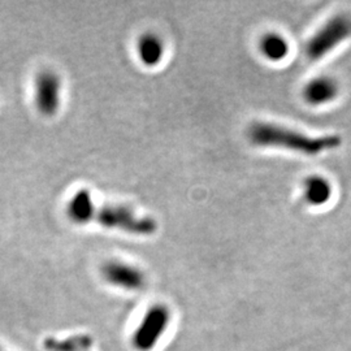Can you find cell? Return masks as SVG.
Returning <instances> with one entry per match:
<instances>
[{
  "instance_id": "cell-1",
  "label": "cell",
  "mask_w": 351,
  "mask_h": 351,
  "mask_svg": "<svg viewBox=\"0 0 351 351\" xmlns=\"http://www.w3.org/2000/svg\"><path fill=\"white\" fill-rule=\"evenodd\" d=\"M247 137L258 147H277L308 156L336 150L342 143V138L337 134L310 137L301 132L271 123H254L247 130Z\"/></svg>"
},
{
  "instance_id": "cell-2",
  "label": "cell",
  "mask_w": 351,
  "mask_h": 351,
  "mask_svg": "<svg viewBox=\"0 0 351 351\" xmlns=\"http://www.w3.org/2000/svg\"><path fill=\"white\" fill-rule=\"evenodd\" d=\"M351 37V16L339 13L330 17L306 45V55L316 62L329 55L342 42Z\"/></svg>"
},
{
  "instance_id": "cell-3",
  "label": "cell",
  "mask_w": 351,
  "mask_h": 351,
  "mask_svg": "<svg viewBox=\"0 0 351 351\" xmlns=\"http://www.w3.org/2000/svg\"><path fill=\"white\" fill-rule=\"evenodd\" d=\"M95 220L107 229H117L133 236L147 237L156 232L158 224L149 216H138L125 206H103Z\"/></svg>"
},
{
  "instance_id": "cell-4",
  "label": "cell",
  "mask_w": 351,
  "mask_h": 351,
  "mask_svg": "<svg viewBox=\"0 0 351 351\" xmlns=\"http://www.w3.org/2000/svg\"><path fill=\"white\" fill-rule=\"evenodd\" d=\"M171 320V311L164 304H155L146 313L133 335V346L138 351H150L163 336Z\"/></svg>"
},
{
  "instance_id": "cell-5",
  "label": "cell",
  "mask_w": 351,
  "mask_h": 351,
  "mask_svg": "<svg viewBox=\"0 0 351 351\" xmlns=\"http://www.w3.org/2000/svg\"><path fill=\"white\" fill-rule=\"evenodd\" d=\"M62 97V81L60 77L51 72L45 71L38 75L34 85V98L36 106L39 112L52 116L58 112L60 107Z\"/></svg>"
},
{
  "instance_id": "cell-6",
  "label": "cell",
  "mask_w": 351,
  "mask_h": 351,
  "mask_svg": "<svg viewBox=\"0 0 351 351\" xmlns=\"http://www.w3.org/2000/svg\"><path fill=\"white\" fill-rule=\"evenodd\" d=\"M101 275L108 284L125 290H139L146 284V276L139 268L119 261L104 264Z\"/></svg>"
},
{
  "instance_id": "cell-7",
  "label": "cell",
  "mask_w": 351,
  "mask_h": 351,
  "mask_svg": "<svg viewBox=\"0 0 351 351\" xmlns=\"http://www.w3.org/2000/svg\"><path fill=\"white\" fill-rule=\"evenodd\" d=\"M339 94V82L326 75L315 77L310 80L302 90V97L310 106L319 107L335 101Z\"/></svg>"
},
{
  "instance_id": "cell-8",
  "label": "cell",
  "mask_w": 351,
  "mask_h": 351,
  "mask_svg": "<svg viewBox=\"0 0 351 351\" xmlns=\"http://www.w3.org/2000/svg\"><path fill=\"white\" fill-rule=\"evenodd\" d=\"M303 198L310 206H324L326 203L330 201L333 188L330 181L324 176L311 175L304 178L303 185Z\"/></svg>"
},
{
  "instance_id": "cell-9",
  "label": "cell",
  "mask_w": 351,
  "mask_h": 351,
  "mask_svg": "<svg viewBox=\"0 0 351 351\" xmlns=\"http://www.w3.org/2000/svg\"><path fill=\"white\" fill-rule=\"evenodd\" d=\"M66 215L75 224H86L95 217L97 210L88 190L81 189L75 191L66 204Z\"/></svg>"
},
{
  "instance_id": "cell-10",
  "label": "cell",
  "mask_w": 351,
  "mask_h": 351,
  "mask_svg": "<svg viewBox=\"0 0 351 351\" xmlns=\"http://www.w3.org/2000/svg\"><path fill=\"white\" fill-rule=\"evenodd\" d=\"M164 43L160 38L152 33H146L138 38L137 53L139 60L146 66H156L163 60Z\"/></svg>"
},
{
  "instance_id": "cell-11",
  "label": "cell",
  "mask_w": 351,
  "mask_h": 351,
  "mask_svg": "<svg viewBox=\"0 0 351 351\" xmlns=\"http://www.w3.org/2000/svg\"><path fill=\"white\" fill-rule=\"evenodd\" d=\"M259 50L264 58L269 62H282L289 55V42L277 33L264 34L259 40Z\"/></svg>"
},
{
  "instance_id": "cell-12",
  "label": "cell",
  "mask_w": 351,
  "mask_h": 351,
  "mask_svg": "<svg viewBox=\"0 0 351 351\" xmlns=\"http://www.w3.org/2000/svg\"><path fill=\"white\" fill-rule=\"evenodd\" d=\"M47 349L51 351H86L90 349L93 339L90 336H75L64 341H49L46 342Z\"/></svg>"
}]
</instances>
